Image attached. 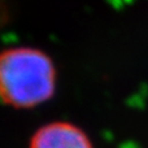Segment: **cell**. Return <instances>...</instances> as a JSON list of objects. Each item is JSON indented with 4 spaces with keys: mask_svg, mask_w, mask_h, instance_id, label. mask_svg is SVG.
Instances as JSON below:
<instances>
[{
    "mask_svg": "<svg viewBox=\"0 0 148 148\" xmlns=\"http://www.w3.org/2000/svg\"><path fill=\"white\" fill-rule=\"evenodd\" d=\"M29 148H92L88 136L69 122H52L33 135Z\"/></svg>",
    "mask_w": 148,
    "mask_h": 148,
    "instance_id": "2",
    "label": "cell"
},
{
    "mask_svg": "<svg viewBox=\"0 0 148 148\" xmlns=\"http://www.w3.org/2000/svg\"><path fill=\"white\" fill-rule=\"evenodd\" d=\"M56 88V69L47 53L31 47L0 52V100L13 108H34Z\"/></svg>",
    "mask_w": 148,
    "mask_h": 148,
    "instance_id": "1",
    "label": "cell"
}]
</instances>
